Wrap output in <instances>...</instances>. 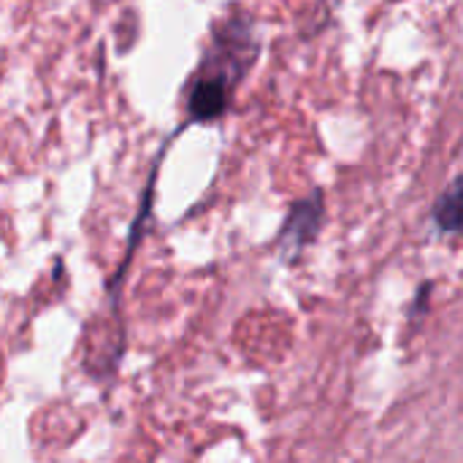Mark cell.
<instances>
[{"label":"cell","mask_w":463,"mask_h":463,"mask_svg":"<svg viewBox=\"0 0 463 463\" xmlns=\"http://www.w3.org/2000/svg\"><path fill=\"white\" fill-rule=\"evenodd\" d=\"M225 109V87L220 79H201L190 95L193 119H214Z\"/></svg>","instance_id":"7a4b0ae2"},{"label":"cell","mask_w":463,"mask_h":463,"mask_svg":"<svg viewBox=\"0 0 463 463\" xmlns=\"http://www.w3.org/2000/svg\"><path fill=\"white\" fill-rule=\"evenodd\" d=\"M463 222V206H461V179L453 182V187L442 195L439 206H437V225L448 233H456Z\"/></svg>","instance_id":"3957f363"},{"label":"cell","mask_w":463,"mask_h":463,"mask_svg":"<svg viewBox=\"0 0 463 463\" xmlns=\"http://www.w3.org/2000/svg\"><path fill=\"white\" fill-rule=\"evenodd\" d=\"M320 222H323V195L315 193V195H309L307 201H298L290 209L285 231H282V241H288L290 247L301 250V247H307L317 236Z\"/></svg>","instance_id":"6da1fadb"}]
</instances>
